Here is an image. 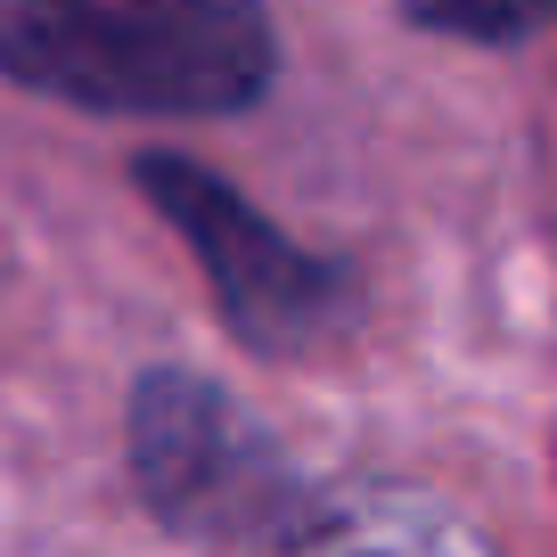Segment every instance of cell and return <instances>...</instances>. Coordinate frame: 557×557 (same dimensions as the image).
I'll use <instances>...</instances> for the list:
<instances>
[{
	"instance_id": "obj_4",
	"label": "cell",
	"mask_w": 557,
	"mask_h": 557,
	"mask_svg": "<svg viewBox=\"0 0 557 557\" xmlns=\"http://www.w3.org/2000/svg\"><path fill=\"white\" fill-rule=\"evenodd\" d=\"M278 557H451V541L401 508H345V517L296 524L278 541Z\"/></svg>"
},
{
	"instance_id": "obj_3",
	"label": "cell",
	"mask_w": 557,
	"mask_h": 557,
	"mask_svg": "<svg viewBox=\"0 0 557 557\" xmlns=\"http://www.w3.org/2000/svg\"><path fill=\"white\" fill-rule=\"evenodd\" d=\"M132 443H139V484H148V500L173 524L255 517L278 492L271 451H262L238 418L222 410V394L197 385V377H157L148 385V394H139V418H132Z\"/></svg>"
},
{
	"instance_id": "obj_1",
	"label": "cell",
	"mask_w": 557,
	"mask_h": 557,
	"mask_svg": "<svg viewBox=\"0 0 557 557\" xmlns=\"http://www.w3.org/2000/svg\"><path fill=\"white\" fill-rule=\"evenodd\" d=\"M0 66L107 115H230L271 74L262 0H0Z\"/></svg>"
},
{
	"instance_id": "obj_5",
	"label": "cell",
	"mask_w": 557,
	"mask_h": 557,
	"mask_svg": "<svg viewBox=\"0 0 557 557\" xmlns=\"http://www.w3.org/2000/svg\"><path fill=\"white\" fill-rule=\"evenodd\" d=\"M401 9L418 25H443V34H468V41H508L557 17V0H401Z\"/></svg>"
},
{
	"instance_id": "obj_2",
	"label": "cell",
	"mask_w": 557,
	"mask_h": 557,
	"mask_svg": "<svg viewBox=\"0 0 557 557\" xmlns=\"http://www.w3.org/2000/svg\"><path fill=\"white\" fill-rule=\"evenodd\" d=\"M139 181H148V189L164 197V213L189 230L197 262L213 271V296H222V312L238 320L246 336L287 345V336L320 329V312H329V296H336L329 271L304 262L246 197H230L222 181H206L197 164H139Z\"/></svg>"
}]
</instances>
